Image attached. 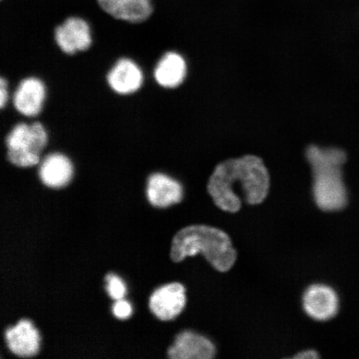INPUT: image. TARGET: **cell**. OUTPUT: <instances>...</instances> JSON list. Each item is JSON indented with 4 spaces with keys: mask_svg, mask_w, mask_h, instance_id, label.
<instances>
[{
    "mask_svg": "<svg viewBox=\"0 0 359 359\" xmlns=\"http://www.w3.org/2000/svg\"><path fill=\"white\" fill-rule=\"evenodd\" d=\"M39 177L45 186L61 188L67 185L73 177L74 167L69 157L61 154H49L39 168Z\"/></svg>",
    "mask_w": 359,
    "mask_h": 359,
    "instance_id": "5bb4252c",
    "label": "cell"
},
{
    "mask_svg": "<svg viewBox=\"0 0 359 359\" xmlns=\"http://www.w3.org/2000/svg\"><path fill=\"white\" fill-rule=\"evenodd\" d=\"M8 100V82L6 79H0V107L4 109Z\"/></svg>",
    "mask_w": 359,
    "mask_h": 359,
    "instance_id": "ac0fdd59",
    "label": "cell"
},
{
    "mask_svg": "<svg viewBox=\"0 0 359 359\" xmlns=\"http://www.w3.org/2000/svg\"><path fill=\"white\" fill-rule=\"evenodd\" d=\"M1 1H3V0H1Z\"/></svg>",
    "mask_w": 359,
    "mask_h": 359,
    "instance_id": "ffe728a7",
    "label": "cell"
},
{
    "mask_svg": "<svg viewBox=\"0 0 359 359\" xmlns=\"http://www.w3.org/2000/svg\"><path fill=\"white\" fill-rule=\"evenodd\" d=\"M103 12L115 20L142 24L154 13V0H96Z\"/></svg>",
    "mask_w": 359,
    "mask_h": 359,
    "instance_id": "52a82bcc",
    "label": "cell"
},
{
    "mask_svg": "<svg viewBox=\"0 0 359 359\" xmlns=\"http://www.w3.org/2000/svg\"><path fill=\"white\" fill-rule=\"evenodd\" d=\"M107 291L112 299H122L126 294L124 283L118 276L109 273L106 277Z\"/></svg>",
    "mask_w": 359,
    "mask_h": 359,
    "instance_id": "2e32d148",
    "label": "cell"
},
{
    "mask_svg": "<svg viewBox=\"0 0 359 359\" xmlns=\"http://www.w3.org/2000/svg\"><path fill=\"white\" fill-rule=\"evenodd\" d=\"M107 83L114 91L128 95L138 91L143 83L142 72L128 58H121L107 74Z\"/></svg>",
    "mask_w": 359,
    "mask_h": 359,
    "instance_id": "8fae6325",
    "label": "cell"
},
{
    "mask_svg": "<svg viewBox=\"0 0 359 359\" xmlns=\"http://www.w3.org/2000/svg\"><path fill=\"white\" fill-rule=\"evenodd\" d=\"M57 46L67 55L86 51L91 47L93 39L88 22L83 18L71 16L55 30Z\"/></svg>",
    "mask_w": 359,
    "mask_h": 359,
    "instance_id": "5b68a950",
    "label": "cell"
},
{
    "mask_svg": "<svg viewBox=\"0 0 359 359\" xmlns=\"http://www.w3.org/2000/svg\"><path fill=\"white\" fill-rule=\"evenodd\" d=\"M46 97V88L41 80L28 78L22 81L13 96V105L22 115L38 116Z\"/></svg>",
    "mask_w": 359,
    "mask_h": 359,
    "instance_id": "30bf717a",
    "label": "cell"
},
{
    "mask_svg": "<svg viewBox=\"0 0 359 359\" xmlns=\"http://www.w3.org/2000/svg\"><path fill=\"white\" fill-rule=\"evenodd\" d=\"M292 358L297 359H314L320 358V355H318L316 351H313V350H307V351L300 352Z\"/></svg>",
    "mask_w": 359,
    "mask_h": 359,
    "instance_id": "d6986e66",
    "label": "cell"
},
{
    "mask_svg": "<svg viewBox=\"0 0 359 359\" xmlns=\"http://www.w3.org/2000/svg\"><path fill=\"white\" fill-rule=\"evenodd\" d=\"M112 311L116 318H121V320H125L128 318L132 314V306L126 300L118 299L116 300V303L112 308Z\"/></svg>",
    "mask_w": 359,
    "mask_h": 359,
    "instance_id": "e0dca14e",
    "label": "cell"
},
{
    "mask_svg": "<svg viewBox=\"0 0 359 359\" xmlns=\"http://www.w3.org/2000/svg\"><path fill=\"white\" fill-rule=\"evenodd\" d=\"M147 195L152 205L168 208L182 201V187L176 180L167 175L156 173L148 178Z\"/></svg>",
    "mask_w": 359,
    "mask_h": 359,
    "instance_id": "4fadbf2b",
    "label": "cell"
},
{
    "mask_svg": "<svg viewBox=\"0 0 359 359\" xmlns=\"http://www.w3.org/2000/svg\"><path fill=\"white\" fill-rule=\"evenodd\" d=\"M307 158L313 174V196L318 208L325 212H337L346 206L348 196L341 168L347 160L339 148L321 149L311 146Z\"/></svg>",
    "mask_w": 359,
    "mask_h": 359,
    "instance_id": "3957f363",
    "label": "cell"
},
{
    "mask_svg": "<svg viewBox=\"0 0 359 359\" xmlns=\"http://www.w3.org/2000/svg\"><path fill=\"white\" fill-rule=\"evenodd\" d=\"M187 74V65L184 58L176 53H168L161 58L154 70V78L161 87H178Z\"/></svg>",
    "mask_w": 359,
    "mask_h": 359,
    "instance_id": "9a60e30c",
    "label": "cell"
},
{
    "mask_svg": "<svg viewBox=\"0 0 359 359\" xmlns=\"http://www.w3.org/2000/svg\"><path fill=\"white\" fill-rule=\"evenodd\" d=\"M186 290L179 283L161 287L151 294V311L161 320H173L182 311L186 304Z\"/></svg>",
    "mask_w": 359,
    "mask_h": 359,
    "instance_id": "8992f818",
    "label": "cell"
},
{
    "mask_svg": "<svg viewBox=\"0 0 359 359\" xmlns=\"http://www.w3.org/2000/svg\"><path fill=\"white\" fill-rule=\"evenodd\" d=\"M47 143L48 133L42 123L17 124L6 138L8 159L16 167H34L39 163Z\"/></svg>",
    "mask_w": 359,
    "mask_h": 359,
    "instance_id": "277c9868",
    "label": "cell"
},
{
    "mask_svg": "<svg viewBox=\"0 0 359 359\" xmlns=\"http://www.w3.org/2000/svg\"><path fill=\"white\" fill-rule=\"evenodd\" d=\"M304 308L316 320H329L339 311V298L329 286L314 285L305 291Z\"/></svg>",
    "mask_w": 359,
    "mask_h": 359,
    "instance_id": "9c48e42d",
    "label": "cell"
},
{
    "mask_svg": "<svg viewBox=\"0 0 359 359\" xmlns=\"http://www.w3.org/2000/svg\"><path fill=\"white\" fill-rule=\"evenodd\" d=\"M238 184L245 200L257 205L266 198L269 176L263 161L255 156H245L219 164L210 177L208 189L215 204L229 212H237L241 201L234 191Z\"/></svg>",
    "mask_w": 359,
    "mask_h": 359,
    "instance_id": "6da1fadb",
    "label": "cell"
},
{
    "mask_svg": "<svg viewBox=\"0 0 359 359\" xmlns=\"http://www.w3.org/2000/svg\"><path fill=\"white\" fill-rule=\"evenodd\" d=\"M215 353L212 341L189 330L178 334L168 349V356L172 359H210Z\"/></svg>",
    "mask_w": 359,
    "mask_h": 359,
    "instance_id": "ba28073f",
    "label": "cell"
},
{
    "mask_svg": "<svg viewBox=\"0 0 359 359\" xmlns=\"http://www.w3.org/2000/svg\"><path fill=\"white\" fill-rule=\"evenodd\" d=\"M6 339L8 348L17 356L32 357L39 352V332L28 320H21L15 326L8 327Z\"/></svg>",
    "mask_w": 359,
    "mask_h": 359,
    "instance_id": "7c38bea8",
    "label": "cell"
},
{
    "mask_svg": "<svg viewBox=\"0 0 359 359\" xmlns=\"http://www.w3.org/2000/svg\"><path fill=\"white\" fill-rule=\"evenodd\" d=\"M197 254L203 255L215 269L222 272L234 266L237 258L236 250L226 233L203 224L187 226L178 231L170 250L174 262Z\"/></svg>",
    "mask_w": 359,
    "mask_h": 359,
    "instance_id": "7a4b0ae2",
    "label": "cell"
}]
</instances>
